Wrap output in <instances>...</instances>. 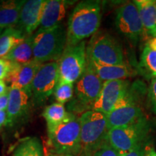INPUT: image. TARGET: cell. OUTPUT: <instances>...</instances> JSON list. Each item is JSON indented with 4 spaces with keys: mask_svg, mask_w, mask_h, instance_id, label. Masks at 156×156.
I'll list each match as a JSON object with an SVG mask.
<instances>
[{
    "mask_svg": "<svg viewBox=\"0 0 156 156\" xmlns=\"http://www.w3.org/2000/svg\"><path fill=\"white\" fill-rule=\"evenodd\" d=\"M101 21L100 2L87 0L78 3L68 20L66 46L78 44L92 37L98 32Z\"/></svg>",
    "mask_w": 156,
    "mask_h": 156,
    "instance_id": "1",
    "label": "cell"
},
{
    "mask_svg": "<svg viewBox=\"0 0 156 156\" xmlns=\"http://www.w3.org/2000/svg\"><path fill=\"white\" fill-rule=\"evenodd\" d=\"M51 152L64 155L80 156V122L76 114L68 112L59 124L47 129Z\"/></svg>",
    "mask_w": 156,
    "mask_h": 156,
    "instance_id": "2",
    "label": "cell"
},
{
    "mask_svg": "<svg viewBox=\"0 0 156 156\" xmlns=\"http://www.w3.org/2000/svg\"><path fill=\"white\" fill-rule=\"evenodd\" d=\"M80 156H93L107 141L108 129L106 115L90 110L80 116Z\"/></svg>",
    "mask_w": 156,
    "mask_h": 156,
    "instance_id": "3",
    "label": "cell"
},
{
    "mask_svg": "<svg viewBox=\"0 0 156 156\" xmlns=\"http://www.w3.org/2000/svg\"><path fill=\"white\" fill-rule=\"evenodd\" d=\"M67 45V30L58 25L33 35L34 59L40 64L58 62Z\"/></svg>",
    "mask_w": 156,
    "mask_h": 156,
    "instance_id": "4",
    "label": "cell"
},
{
    "mask_svg": "<svg viewBox=\"0 0 156 156\" xmlns=\"http://www.w3.org/2000/svg\"><path fill=\"white\" fill-rule=\"evenodd\" d=\"M103 83L87 59L85 72L76 82L75 97L69 101V110L74 114L91 110L100 94Z\"/></svg>",
    "mask_w": 156,
    "mask_h": 156,
    "instance_id": "5",
    "label": "cell"
},
{
    "mask_svg": "<svg viewBox=\"0 0 156 156\" xmlns=\"http://www.w3.org/2000/svg\"><path fill=\"white\" fill-rule=\"evenodd\" d=\"M151 124L145 116L129 125L108 130L107 141L119 153H124L146 142Z\"/></svg>",
    "mask_w": 156,
    "mask_h": 156,
    "instance_id": "6",
    "label": "cell"
},
{
    "mask_svg": "<svg viewBox=\"0 0 156 156\" xmlns=\"http://www.w3.org/2000/svg\"><path fill=\"white\" fill-rule=\"evenodd\" d=\"M87 57L106 65L125 64L122 46L107 33L97 32L91 37L86 48Z\"/></svg>",
    "mask_w": 156,
    "mask_h": 156,
    "instance_id": "7",
    "label": "cell"
},
{
    "mask_svg": "<svg viewBox=\"0 0 156 156\" xmlns=\"http://www.w3.org/2000/svg\"><path fill=\"white\" fill-rule=\"evenodd\" d=\"M86 42L66 46L58 59L59 80L74 84L80 78L87 66Z\"/></svg>",
    "mask_w": 156,
    "mask_h": 156,
    "instance_id": "8",
    "label": "cell"
},
{
    "mask_svg": "<svg viewBox=\"0 0 156 156\" xmlns=\"http://www.w3.org/2000/svg\"><path fill=\"white\" fill-rule=\"evenodd\" d=\"M59 80L57 62L42 64L31 86V98L36 106L44 104L52 94Z\"/></svg>",
    "mask_w": 156,
    "mask_h": 156,
    "instance_id": "9",
    "label": "cell"
},
{
    "mask_svg": "<svg viewBox=\"0 0 156 156\" xmlns=\"http://www.w3.org/2000/svg\"><path fill=\"white\" fill-rule=\"evenodd\" d=\"M115 25L119 33L136 45L145 32L139 11L134 2L124 4L117 8Z\"/></svg>",
    "mask_w": 156,
    "mask_h": 156,
    "instance_id": "10",
    "label": "cell"
},
{
    "mask_svg": "<svg viewBox=\"0 0 156 156\" xmlns=\"http://www.w3.org/2000/svg\"><path fill=\"white\" fill-rule=\"evenodd\" d=\"M129 87V82L126 80L106 81L91 110L108 114L121 99L125 95Z\"/></svg>",
    "mask_w": 156,
    "mask_h": 156,
    "instance_id": "11",
    "label": "cell"
},
{
    "mask_svg": "<svg viewBox=\"0 0 156 156\" xmlns=\"http://www.w3.org/2000/svg\"><path fill=\"white\" fill-rule=\"evenodd\" d=\"M46 3V0H28L25 2L16 28L22 31L26 37L32 36L35 30L40 27Z\"/></svg>",
    "mask_w": 156,
    "mask_h": 156,
    "instance_id": "12",
    "label": "cell"
},
{
    "mask_svg": "<svg viewBox=\"0 0 156 156\" xmlns=\"http://www.w3.org/2000/svg\"><path fill=\"white\" fill-rule=\"evenodd\" d=\"M31 95L17 88L9 87V103L6 125L12 126L23 121L30 114Z\"/></svg>",
    "mask_w": 156,
    "mask_h": 156,
    "instance_id": "13",
    "label": "cell"
},
{
    "mask_svg": "<svg viewBox=\"0 0 156 156\" xmlns=\"http://www.w3.org/2000/svg\"><path fill=\"white\" fill-rule=\"evenodd\" d=\"M41 65L34 59L24 64L12 63L10 73L5 80L6 83L10 84V87L21 90L31 95L33 81Z\"/></svg>",
    "mask_w": 156,
    "mask_h": 156,
    "instance_id": "14",
    "label": "cell"
},
{
    "mask_svg": "<svg viewBox=\"0 0 156 156\" xmlns=\"http://www.w3.org/2000/svg\"><path fill=\"white\" fill-rule=\"evenodd\" d=\"M143 116V112L139 104L132 103L116 106L106 115L108 129L110 130L129 125Z\"/></svg>",
    "mask_w": 156,
    "mask_h": 156,
    "instance_id": "15",
    "label": "cell"
},
{
    "mask_svg": "<svg viewBox=\"0 0 156 156\" xmlns=\"http://www.w3.org/2000/svg\"><path fill=\"white\" fill-rule=\"evenodd\" d=\"M73 2L66 0H46L38 30H46L61 25L60 23L65 17L67 8Z\"/></svg>",
    "mask_w": 156,
    "mask_h": 156,
    "instance_id": "16",
    "label": "cell"
},
{
    "mask_svg": "<svg viewBox=\"0 0 156 156\" xmlns=\"http://www.w3.org/2000/svg\"><path fill=\"white\" fill-rule=\"evenodd\" d=\"M87 59L95 73L103 82L124 80L134 77L136 75L135 70L126 63L121 65H106L92 61L87 57Z\"/></svg>",
    "mask_w": 156,
    "mask_h": 156,
    "instance_id": "17",
    "label": "cell"
},
{
    "mask_svg": "<svg viewBox=\"0 0 156 156\" xmlns=\"http://www.w3.org/2000/svg\"><path fill=\"white\" fill-rule=\"evenodd\" d=\"M25 0H7L0 2V29L16 27Z\"/></svg>",
    "mask_w": 156,
    "mask_h": 156,
    "instance_id": "18",
    "label": "cell"
},
{
    "mask_svg": "<svg viewBox=\"0 0 156 156\" xmlns=\"http://www.w3.org/2000/svg\"><path fill=\"white\" fill-rule=\"evenodd\" d=\"M133 2L139 11L145 31L152 37H156V1L135 0Z\"/></svg>",
    "mask_w": 156,
    "mask_h": 156,
    "instance_id": "19",
    "label": "cell"
},
{
    "mask_svg": "<svg viewBox=\"0 0 156 156\" xmlns=\"http://www.w3.org/2000/svg\"><path fill=\"white\" fill-rule=\"evenodd\" d=\"M27 37L16 27L4 29L0 36V58L5 57Z\"/></svg>",
    "mask_w": 156,
    "mask_h": 156,
    "instance_id": "20",
    "label": "cell"
},
{
    "mask_svg": "<svg viewBox=\"0 0 156 156\" xmlns=\"http://www.w3.org/2000/svg\"><path fill=\"white\" fill-rule=\"evenodd\" d=\"M5 59L15 64H24L34 60L33 36L27 37L22 43L17 45L6 55Z\"/></svg>",
    "mask_w": 156,
    "mask_h": 156,
    "instance_id": "21",
    "label": "cell"
},
{
    "mask_svg": "<svg viewBox=\"0 0 156 156\" xmlns=\"http://www.w3.org/2000/svg\"><path fill=\"white\" fill-rule=\"evenodd\" d=\"M67 114L64 105L56 102L46 106L42 116L47 124V129H49L59 124L67 117Z\"/></svg>",
    "mask_w": 156,
    "mask_h": 156,
    "instance_id": "22",
    "label": "cell"
},
{
    "mask_svg": "<svg viewBox=\"0 0 156 156\" xmlns=\"http://www.w3.org/2000/svg\"><path fill=\"white\" fill-rule=\"evenodd\" d=\"M13 156H44L41 142L37 137L27 138L17 146Z\"/></svg>",
    "mask_w": 156,
    "mask_h": 156,
    "instance_id": "23",
    "label": "cell"
},
{
    "mask_svg": "<svg viewBox=\"0 0 156 156\" xmlns=\"http://www.w3.org/2000/svg\"><path fill=\"white\" fill-rule=\"evenodd\" d=\"M140 66L152 78L156 77V51L145 46L140 56Z\"/></svg>",
    "mask_w": 156,
    "mask_h": 156,
    "instance_id": "24",
    "label": "cell"
},
{
    "mask_svg": "<svg viewBox=\"0 0 156 156\" xmlns=\"http://www.w3.org/2000/svg\"><path fill=\"white\" fill-rule=\"evenodd\" d=\"M74 90V84L58 80L54 92V98L57 103L64 105V103L69 102L73 99Z\"/></svg>",
    "mask_w": 156,
    "mask_h": 156,
    "instance_id": "25",
    "label": "cell"
},
{
    "mask_svg": "<svg viewBox=\"0 0 156 156\" xmlns=\"http://www.w3.org/2000/svg\"><path fill=\"white\" fill-rule=\"evenodd\" d=\"M93 156H119V153L106 141L97 150Z\"/></svg>",
    "mask_w": 156,
    "mask_h": 156,
    "instance_id": "26",
    "label": "cell"
},
{
    "mask_svg": "<svg viewBox=\"0 0 156 156\" xmlns=\"http://www.w3.org/2000/svg\"><path fill=\"white\" fill-rule=\"evenodd\" d=\"M148 101L152 111L156 114V77L152 78L148 89Z\"/></svg>",
    "mask_w": 156,
    "mask_h": 156,
    "instance_id": "27",
    "label": "cell"
},
{
    "mask_svg": "<svg viewBox=\"0 0 156 156\" xmlns=\"http://www.w3.org/2000/svg\"><path fill=\"white\" fill-rule=\"evenodd\" d=\"M12 67V62L5 58H0V80L7 79Z\"/></svg>",
    "mask_w": 156,
    "mask_h": 156,
    "instance_id": "28",
    "label": "cell"
},
{
    "mask_svg": "<svg viewBox=\"0 0 156 156\" xmlns=\"http://www.w3.org/2000/svg\"><path fill=\"white\" fill-rule=\"evenodd\" d=\"M145 142L140 144L131 151L124 153H119V156H145L147 149Z\"/></svg>",
    "mask_w": 156,
    "mask_h": 156,
    "instance_id": "29",
    "label": "cell"
},
{
    "mask_svg": "<svg viewBox=\"0 0 156 156\" xmlns=\"http://www.w3.org/2000/svg\"><path fill=\"white\" fill-rule=\"evenodd\" d=\"M9 103V90L0 96V111L7 110Z\"/></svg>",
    "mask_w": 156,
    "mask_h": 156,
    "instance_id": "30",
    "label": "cell"
},
{
    "mask_svg": "<svg viewBox=\"0 0 156 156\" xmlns=\"http://www.w3.org/2000/svg\"><path fill=\"white\" fill-rule=\"evenodd\" d=\"M7 111L6 110L0 111V128H1V126L5 125V124L6 125V123H7Z\"/></svg>",
    "mask_w": 156,
    "mask_h": 156,
    "instance_id": "31",
    "label": "cell"
},
{
    "mask_svg": "<svg viewBox=\"0 0 156 156\" xmlns=\"http://www.w3.org/2000/svg\"><path fill=\"white\" fill-rule=\"evenodd\" d=\"M145 46H147L148 48L156 51V37H152V38H150L147 41Z\"/></svg>",
    "mask_w": 156,
    "mask_h": 156,
    "instance_id": "32",
    "label": "cell"
},
{
    "mask_svg": "<svg viewBox=\"0 0 156 156\" xmlns=\"http://www.w3.org/2000/svg\"><path fill=\"white\" fill-rule=\"evenodd\" d=\"M9 90V87L7 86V83L5 81L0 80V96L5 94Z\"/></svg>",
    "mask_w": 156,
    "mask_h": 156,
    "instance_id": "33",
    "label": "cell"
},
{
    "mask_svg": "<svg viewBox=\"0 0 156 156\" xmlns=\"http://www.w3.org/2000/svg\"><path fill=\"white\" fill-rule=\"evenodd\" d=\"M145 156H156V151L153 148H147Z\"/></svg>",
    "mask_w": 156,
    "mask_h": 156,
    "instance_id": "34",
    "label": "cell"
},
{
    "mask_svg": "<svg viewBox=\"0 0 156 156\" xmlns=\"http://www.w3.org/2000/svg\"><path fill=\"white\" fill-rule=\"evenodd\" d=\"M46 156H66V155H59V154H56V153H52V152H49L47 154V155Z\"/></svg>",
    "mask_w": 156,
    "mask_h": 156,
    "instance_id": "35",
    "label": "cell"
},
{
    "mask_svg": "<svg viewBox=\"0 0 156 156\" xmlns=\"http://www.w3.org/2000/svg\"><path fill=\"white\" fill-rule=\"evenodd\" d=\"M3 30H4V29H0V36H1Z\"/></svg>",
    "mask_w": 156,
    "mask_h": 156,
    "instance_id": "36",
    "label": "cell"
},
{
    "mask_svg": "<svg viewBox=\"0 0 156 156\" xmlns=\"http://www.w3.org/2000/svg\"><path fill=\"white\" fill-rule=\"evenodd\" d=\"M67 156H73V155H67Z\"/></svg>",
    "mask_w": 156,
    "mask_h": 156,
    "instance_id": "37",
    "label": "cell"
}]
</instances>
